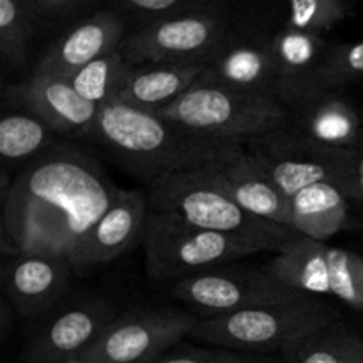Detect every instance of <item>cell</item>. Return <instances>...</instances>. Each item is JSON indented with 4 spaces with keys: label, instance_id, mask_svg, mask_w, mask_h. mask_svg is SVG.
<instances>
[{
    "label": "cell",
    "instance_id": "obj_1",
    "mask_svg": "<svg viewBox=\"0 0 363 363\" xmlns=\"http://www.w3.org/2000/svg\"><path fill=\"white\" fill-rule=\"evenodd\" d=\"M119 194L94 160L69 145H52L28 162L4 195V248L13 255H62L77 272L92 227Z\"/></svg>",
    "mask_w": 363,
    "mask_h": 363
},
{
    "label": "cell",
    "instance_id": "obj_2",
    "mask_svg": "<svg viewBox=\"0 0 363 363\" xmlns=\"http://www.w3.org/2000/svg\"><path fill=\"white\" fill-rule=\"evenodd\" d=\"M91 138L124 170L147 184L160 177L227 162L245 151L243 144L195 133L158 113L121 101L99 106Z\"/></svg>",
    "mask_w": 363,
    "mask_h": 363
},
{
    "label": "cell",
    "instance_id": "obj_3",
    "mask_svg": "<svg viewBox=\"0 0 363 363\" xmlns=\"http://www.w3.org/2000/svg\"><path fill=\"white\" fill-rule=\"evenodd\" d=\"M211 165L152 181L147 197L151 209L172 213L190 225L247 241L261 252H279L300 236L291 227L266 222L245 211L220 186Z\"/></svg>",
    "mask_w": 363,
    "mask_h": 363
},
{
    "label": "cell",
    "instance_id": "obj_4",
    "mask_svg": "<svg viewBox=\"0 0 363 363\" xmlns=\"http://www.w3.org/2000/svg\"><path fill=\"white\" fill-rule=\"evenodd\" d=\"M158 116L195 133L243 145L289 121L287 106L279 99L238 91L211 80L206 71L186 94Z\"/></svg>",
    "mask_w": 363,
    "mask_h": 363
},
{
    "label": "cell",
    "instance_id": "obj_5",
    "mask_svg": "<svg viewBox=\"0 0 363 363\" xmlns=\"http://www.w3.org/2000/svg\"><path fill=\"white\" fill-rule=\"evenodd\" d=\"M255 25H277L262 18L220 13H191L135 25L119 50L131 66L138 64H206L240 32Z\"/></svg>",
    "mask_w": 363,
    "mask_h": 363
},
{
    "label": "cell",
    "instance_id": "obj_6",
    "mask_svg": "<svg viewBox=\"0 0 363 363\" xmlns=\"http://www.w3.org/2000/svg\"><path fill=\"white\" fill-rule=\"evenodd\" d=\"M145 272L152 282H177L186 277L261 254L236 238L190 225L172 213L151 209L144 234Z\"/></svg>",
    "mask_w": 363,
    "mask_h": 363
},
{
    "label": "cell",
    "instance_id": "obj_7",
    "mask_svg": "<svg viewBox=\"0 0 363 363\" xmlns=\"http://www.w3.org/2000/svg\"><path fill=\"white\" fill-rule=\"evenodd\" d=\"M335 321V312L312 296L199 319L190 337L236 351H282L287 344Z\"/></svg>",
    "mask_w": 363,
    "mask_h": 363
},
{
    "label": "cell",
    "instance_id": "obj_8",
    "mask_svg": "<svg viewBox=\"0 0 363 363\" xmlns=\"http://www.w3.org/2000/svg\"><path fill=\"white\" fill-rule=\"evenodd\" d=\"M245 149L287 197L312 184L333 183L342 186L354 202V149L325 147L289 123L252 138Z\"/></svg>",
    "mask_w": 363,
    "mask_h": 363
},
{
    "label": "cell",
    "instance_id": "obj_9",
    "mask_svg": "<svg viewBox=\"0 0 363 363\" xmlns=\"http://www.w3.org/2000/svg\"><path fill=\"white\" fill-rule=\"evenodd\" d=\"M266 272L307 296H332L363 311V257L326 241L296 236L275 252Z\"/></svg>",
    "mask_w": 363,
    "mask_h": 363
},
{
    "label": "cell",
    "instance_id": "obj_10",
    "mask_svg": "<svg viewBox=\"0 0 363 363\" xmlns=\"http://www.w3.org/2000/svg\"><path fill=\"white\" fill-rule=\"evenodd\" d=\"M170 293L206 318L308 298L279 282L266 269L229 264L177 280Z\"/></svg>",
    "mask_w": 363,
    "mask_h": 363
},
{
    "label": "cell",
    "instance_id": "obj_11",
    "mask_svg": "<svg viewBox=\"0 0 363 363\" xmlns=\"http://www.w3.org/2000/svg\"><path fill=\"white\" fill-rule=\"evenodd\" d=\"M197 321L176 308L128 312L117 315L82 357L94 363H155L190 335Z\"/></svg>",
    "mask_w": 363,
    "mask_h": 363
},
{
    "label": "cell",
    "instance_id": "obj_12",
    "mask_svg": "<svg viewBox=\"0 0 363 363\" xmlns=\"http://www.w3.org/2000/svg\"><path fill=\"white\" fill-rule=\"evenodd\" d=\"M128 34V20L112 7L98 9L71 25L46 48L35 73L71 78L92 60L119 50Z\"/></svg>",
    "mask_w": 363,
    "mask_h": 363
},
{
    "label": "cell",
    "instance_id": "obj_13",
    "mask_svg": "<svg viewBox=\"0 0 363 363\" xmlns=\"http://www.w3.org/2000/svg\"><path fill=\"white\" fill-rule=\"evenodd\" d=\"M73 273V264L62 255L20 252L4 268V298L18 314L35 318L64 296Z\"/></svg>",
    "mask_w": 363,
    "mask_h": 363
},
{
    "label": "cell",
    "instance_id": "obj_14",
    "mask_svg": "<svg viewBox=\"0 0 363 363\" xmlns=\"http://www.w3.org/2000/svg\"><path fill=\"white\" fill-rule=\"evenodd\" d=\"M9 101L41 117L55 133L91 138L99 106L82 98L69 78L35 73L7 91Z\"/></svg>",
    "mask_w": 363,
    "mask_h": 363
},
{
    "label": "cell",
    "instance_id": "obj_15",
    "mask_svg": "<svg viewBox=\"0 0 363 363\" xmlns=\"http://www.w3.org/2000/svg\"><path fill=\"white\" fill-rule=\"evenodd\" d=\"M116 318V308L105 300L69 305L34 337L25 363H64L82 357Z\"/></svg>",
    "mask_w": 363,
    "mask_h": 363
},
{
    "label": "cell",
    "instance_id": "obj_16",
    "mask_svg": "<svg viewBox=\"0 0 363 363\" xmlns=\"http://www.w3.org/2000/svg\"><path fill=\"white\" fill-rule=\"evenodd\" d=\"M279 25H255L230 39L208 62L206 77L238 91L277 99L272 34Z\"/></svg>",
    "mask_w": 363,
    "mask_h": 363
},
{
    "label": "cell",
    "instance_id": "obj_17",
    "mask_svg": "<svg viewBox=\"0 0 363 363\" xmlns=\"http://www.w3.org/2000/svg\"><path fill=\"white\" fill-rule=\"evenodd\" d=\"M287 123L311 140L353 151L363 140V116L340 89H315L287 106Z\"/></svg>",
    "mask_w": 363,
    "mask_h": 363
},
{
    "label": "cell",
    "instance_id": "obj_18",
    "mask_svg": "<svg viewBox=\"0 0 363 363\" xmlns=\"http://www.w3.org/2000/svg\"><path fill=\"white\" fill-rule=\"evenodd\" d=\"M151 206L140 190H121L108 211L98 220L84 245L77 272L116 261L144 241Z\"/></svg>",
    "mask_w": 363,
    "mask_h": 363
},
{
    "label": "cell",
    "instance_id": "obj_19",
    "mask_svg": "<svg viewBox=\"0 0 363 363\" xmlns=\"http://www.w3.org/2000/svg\"><path fill=\"white\" fill-rule=\"evenodd\" d=\"M277 99L286 106L318 89V74L332 43L326 35L279 27L272 34Z\"/></svg>",
    "mask_w": 363,
    "mask_h": 363
},
{
    "label": "cell",
    "instance_id": "obj_20",
    "mask_svg": "<svg viewBox=\"0 0 363 363\" xmlns=\"http://www.w3.org/2000/svg\"><path fill=\"white\" fill-rule=\"evenodd\" d=\"M211 169L220 186L245 211L266 222L293 229L291 197L279 190L247 149L236 158L213 163Z\"/></svg>",
    "mask_w": 363,
    "mask_h": 363
},
{
    "label": "cell",
    "instance_id": "obj_21",
    "mask_svg": "<svg viewBox=\"0 0 363 363\" xmlns=\"http://www.w3.org/2000/svg\"><path fill=\"white\" fill-rule=\"evenodd\" d=\"M208 69L206 64H138L113 101L158 113L186 94Z\"/></svg>",
    "mask_w": 363,
    "mask_h": 363
},
{
    "label": "cell",
    "instance_id": "obj_22",
    "mask_svg": "<svg viewBox=\"0 0 363 363\" xmlns=\"http://www.w3.org/2000/svg\"><path fill=\"white\" fill-rule=\"evenodd\" d=\"M351 195L333 183H318L291 197L293 229L300 236L326 241L350 225Z\"/></svg>",
    "mask_w": 363,
    "mask_h": 363
},
{
    "label": "cell",
    "instance_id": "obj_23",
    "mask_svg": "<svg viewBox=\"0 0 363 363\" xmlns=\"http://www.w3.org/2000/svg\"><path fill=\"white\" fill-rule=\"evenodd\" d=\"M112 9L135 23L162 20L191 13H220L233 16L280 20L277 0H108Z\"/></svg>",
    "mask_w": 363,
    "mask_h": 363
},
{
    "label": "cell",
    "instance_id": "obj_24",
    "mask_svg": "<svg viewBox=\"0 0 363 363\" xmlns=\"http://www.w3.org/2000/svg\"><path fill=\"white\" fill-rule=\"evenodd\" d=\"M282 353L291 363H360L363 340L335 319L287 344Z\"/></svg>",
    "mask_w": 363,
    "mask_h": 363
},
{
    "label": "cell",
    "instance_id": "obj_25",
    "mask_svg": "<svg viewBox=\"0 0 363 363\" xmlns=\"http://www.w3.org/2000/svg\"><path fill=\"white\" fill-rule=\"evenodd\" d=\"M55 131L27 110L7 112L0 121V155L7 163L32 162L55 145Z\"/></svg>",
    "mask_w": 363,
    "mask_h": 363
},
{
    "label": "cell",
    "instance_id": "obj_26",
    "mask_svg": "<svg viewBox=\"0 0 363 363\" xmlns=\"http://www.w3.org/2000/svg\"><path fill=\"white\" fill-rule=\"evenodd\" d=\"M131 64L124 59L121 50L110 52L92 60L69 78L78 94L96 106H103L116 99L117 92L126 82Z\"/></svg>",
    "mask_w": 363,
    "mask_h": 363
},
{
    "label": "cell",
    "instance_id": "obj_27",
    "mask_svg": "<svg viewBox=\"0 0 363 363\" xmlns=\"http://www.w3.org/2000/svg\"><path fill=\"white\" fill-rule=\"evenodd\" d=\"M39 23L27 0H0V55L6 66H23Z\"/></svg>",
    "mask_w": 363,
    "mask_h": 363
},
{
    "label": "cell",
    "instance_id": "obj_28",
    "mask_svg": "<svg viewBox=\"0 0 363 363\" xmlns=\"http://www.w3.org/2000/svg\"><path fill=\"white\" fill-rule=\"evenodd\" d=\"M280 25L301 32L326 35V32L353 13V0H277Z\"/></svg>",
    "mask_w": 363,
    "mask_h": 363
},
{
    "label": "cell",
    "instance_id": "obj_29",
    "mask_svg": "<svg viewBox=\"0 0 363 363\" xmlns=\"http://www.w3.org/2000/svg\"><path fill=\"white\" fill-rule=\"evenodd\" d=\"M363 80V39L330 46L318 74V89H340Z\"/></svg>",
    "mask_w": 363,
    "mask_h": 363
},
{
    "label": "cell",
    "instance_id": "obj_30",
    "mask_svg": "<svg viewBox=\"0 0 363 363\" xmlns=\"http://www.w3.org/2000/svg\"><path fill=\"white\" fill-rule=\"evenodd\" d=\"M155 363H264L248 354L233 353L230 350H201V347L184 346L172 353L163 354Z\"/></svg>",
    "mask_w": 363,
    "mask_h": 363
},
{
    "label": "cell",
    "instance_id": "obj_31",
    "mask_svg": "<svg viewBox=\"0 0 363 363\" xmlns=\"http://www.w3.org/2000/svg\"><path fill=\"white\" fill-rule=\"evenodd\" d=\"M98 0H27L35 16L43 21H55L62 18L74 16L89 9Z\"/></svg>",
    "mask_w": 363,
    "mask_h": 363
},
{
    "label": "cell",
    "instance_id": "obj_32",
    "mask_svg": "<svg viewBox=\"0 0 363 363\" xmlns=\"http://www.w3.org/2000/svg\"><path fill=\"white\" fill-rule=\"evenodd\" d=\"M354 204L363 215V140L354 149Z\"/></svg>",
    "mask_w": 363,
    "mask_h": 363
},
{
    "label": "cell",
    "instance_id": "obj_33",
    "mask_svg": "<svg viewBox=\"0 0 363 363\" xmlns=\"http://www.w3.org/2000/svg\"><path fill=\"white\" fill-rule=\"evenodd\" d=\"M64 363H94V362L87 360V358H84V357H78V358H73V360H69V362H64Z\"/></svg>",
    "mask_w": 363,
    "mask_h": 363
},
{
    "label": "cell",
    "instance_id": "obj_34",
    "mask_svg": "<svg viewBox=\"0 0 363 363\" xmlns=\"http://www.w3.org/2000/svg\"><path fill=\"white\" fill-rule=\"evenodd\" d=\"M279 363H291V362H287V360H284V362H279Z\"/></svg>",
    "mask_w": 363,
    "mask_h": 363
},
{
    "label": "cell",
    "instance_id": "obj_35",
    "mask_svg": "<svg viewBox=\"0 0 363 363\" xmlns=\"http://www.w3.org/2000/svg\"><path fill=\"white\" fill-rule=\"evenodd\" d=\"M360 363H363V362H360Z\"/></svg>",
    "mask_w": 363,
    "mask_h": 363
}]
</instances>
